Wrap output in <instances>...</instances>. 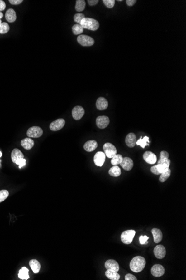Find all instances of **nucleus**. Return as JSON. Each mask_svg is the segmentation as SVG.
<instances>
[{
	"label": "nucleus",
	"instance_id": "obj_1",
	"mask_svg": "<svg viewBox=\"0 0 186 280\" xmlns=\"http://www.w3.org/2000/svg\"><path fill=\"white\" fill-rule=\"evenodd\" d=\"M146 264V261L144 257L136 256L131 259L130 263V268L133 272L138 273L143 270Z\"/></svg>",
	"mask_w": 186,
	"mask_h": 280
},
{
	"label": "nucleus",
	"instance_id": "obj_2",
	"mask_svg": "<svg viewBox=\"0 0 186 280\" xmlns=\"http://www.w3.org/2000/svg\"><path fill=\"white\" fill-rule=\"evenodd\" d=\"M84 29H88L92 31H95L99 28V22L94 18H85L81 21L80 24Z\"/></svg>",
	"mask_w": 186,
	"mask_h": 280
},
{
	"label": "nucleus",
	"instance_id": "obj_3",
	"mask_svg": "<svg viewBox=\"0 0 186 280\" xmlns=\"http://www.w3.org/2000/svg\"><path fill=\"white\" fill-rule=\"evenodd\" d=\"M136 234V231L134 230H127L122 233L121 236V241L126 244L131 243Z\"/></svg>",
	"mask_w": 186,
	"mask_h": 280
},
{
	"label": "nucleus",
	"instance_id": "obj_4",
	"mask_svg": "<svg viewBox=\"0 0 186 280\" xmlns=\"http://www.w3.org/2000/svg\"><path fill=\"white\" fill-rule=\"evenodd\" d=\"M77 40L79 44L83 47H90L94 44V40L92 38L86 35H80L77 38Z\"/></svg>",
	"mask_w": 186,
	"mask_h": 280
},
{
	"label": "nucleus",
	"instance_id": "obj_5",
	"mask_svg": "<svg viewBox=\"0 0 186 280\" xmlns=\"http://www.w3.org/2000/svg\"><path fill=\"white\" fill-rule=\"evenodd\" d=\"M103 150L104 151L105 155L109 158H112L114 155H117V150L115 146L110 143H106L103 145Z\"/></svg>",
	"mask_w": 186,
	"mask_h": 280
},
{
	"label": "nucleus",
	"instance_id": "obj_6",
	"mask_svg": "<svg viewBox=\"0 0 186 280\" xmlns=\"http://www.w3.org/2000/svg\"><path fill=\"white\" fill-rule=\"evenodd\" d=\"M43 130L39 126H32L28 129L27 135L29 138H39L42 136Z\"/></svg>",
	"mask_w": 186,
	"mask_h": 280
},
{
	"label": "nucleus",
	"instance_id": "obj_7",
	"mask_svg": "<svg viewBox=\"0 0 186 280\" xmlns=\"http://www.w3.org/2000/svg\"><path fill=\"white\" fill-rule=\"evenodd\" d=\"M65 124V121L63 119H58L50 124V129L52 131H58L63 128Z\"/></svg>",
	"mask_w": 186,
	"mask_h": 280
},
{
	"label": "nucleus",
	"instance_id": "obj_8",
	"mask_svg": "<svg viewBox=\"0 0 186 280\" xmlns=\"http://www.w3.org/2000/svg\"><path fill=\"white\" fill-rule=\"evenodd\" d=\"M110 123L109 118L107 116H99L96 119V124L100 129H105Z\"/></svg>",
	"mask_w": 186,
	"mask_h": 280
},
{
	"label": "nucleus",
	"instance_id": "obj_9",
	"mask_svg": "<svg viewBox=\"0 0 186 280\" xmlns=\"http://www.w3.org/2000/svg\"><path fill=\"white\" fill-rule=\"evenodd\" d=\"M152 275L155 277L162 276L165 273V268L160 264H155L151 268Z\"/></svg>",
	"mask_w": 186,
	"mask_h": 280
},
{
	"label": "nucleus",
	"instance_id": "obj_10",
	"mask_svg": "<svg viewBox=\"0 0 186 280\" xmlns=\"http://www.w3.org/2000/svg\"><path fill=\"white\" fill-rule=\"evenodd\" d=\"M85 114L84 108L81 106H76L72 110V116L76 120H79L83 118Z\"/></svg>",
	"mask_w": 186,
	"mask_h": 280
},
{
	"label": "nucleus",
	"instance_id": "obj_11",
	"mask_svg": "<svg viewBox=\"0 0 186 280\" xmlns=\"http://www.w3.org/2000/svg\"><path fill=\"white\" fill-rule=\"evenodd\" d=\"M143 159L148 164L154 165L157 160V158L155 153L150 151H147L143 154Z\"/></svg>",
	"mask_w": 186,
	"mask_h": 280
},
{
	"label": "nucleus",
	"instance_id": "obj_12",
	"mask_svg": "<svg viewBox=\"0 0 186 280\" xmlns=\"http://www.w3.org/2000/svg\"><path fill=\"white\" fill-rule=\"evenodd\" d=\"M154 254L158 259H163L166 255L165 247L163 245H157L154 249Z\"/></svg>",
	"mask_w": 186,
	"mask_h": 280
},
{
	"label": "nucleus",
	"instance_id": "obj_13",
	"mask_svg": "<svg viewBox=\"0 0 186 280\" xmlns=\"http://www.w3.org/2000/svg\"><path fill=\"white\" fill-rule=\"evenodd\" d=\"M105 153L102 152H98L95 155L94 157V162L95 165L99 167H102L104 165L105 160Z\"/></svg>",
	"mask_w": 186,
	"mask_h": 280
},
{
	"label": "nucleus",
	"instance_id": "obj_14",
	"mask_svg": "<svg viewBox=\"0 0 186 280\" xmlns=\"http://www.w3.org/2000/svg\"><path fill=\"white\" fill-rule=\"evenodd\" d=\"M120 164L121 167L126 171H131L133 167V161L131 158L129 157L123 158Z\"/></svg>",
	"mask_w": 186,
	"mask_h": 280
},
{
	"label": "nucleus",
	"instance_id": "obj_15",
	"mask_svg": "<svg viewBox=\"0 0 186 280\" xmlns=\"http://www.w3.org/2000/svg\"><path fill=\"white\" fill-rule=\"evenodd\" d=\"M105 267L107 270H112L115 272H118L119 270V266L117 262L114 259H109L105 263Z\"/></svg>",
	"mask_w": 186,
	"mask_h": 280
},
{
	"label": "nucleus",
	"instance_id": "obj_16",
	"mask_svg": "<svg viewBox=\"0 0 186 280\" xmlns=\"http://www.w3.org/2000/svg\"><path fill=\"white\" fill-rule=\"evenodd\" d=\"M136 136L133 133H129L126 138V143L129 148H133L136 145Z\"/></svg>",
	"mask_w": 186,
	"mask_h": 280
},
{
	"label": "nucleus",
	"instance_id": "obj_17",
	"mask_svg": "<svg viewBox=\"0 0 186 280\" xmlns=\"http://www.w3.org/2000/svg\"><path fill=\"white\" fill-rule=\"evenodd\" d=\"M96 107L99 110H104L108 107V102L104 97H100L96 102Z\"/></svg>",
	"mask_w": 186,
	"mask_h": 280
},
{
	"label": "nucleus",
	"instance_id": "obj_18",
	"mask_svg": "<svg viewBox=\"0 0 186 280\" xmlns=\"http://www.w3.org/2000/svg\"><path fill=\"white\" fill-rule=\"evenodd\" d=\"M24 157V155L22 154L21 150L17 148L13 149L11 153V160L15 163L17 162L19 160L23 159Z\"/></svg>",
	"mask_w": 186,
	"mask_h": 280
},
{
	"label": "nucleus",
	"instance_id": "obj_19",
	"mask_svg": "<svg viewBox=\"0 0 186 280\" xmlns=\"http://www.w3.org/2000/svg\"><path fill=\"white\" fill-rule=\"evenodd\" d=\"M98 147V143L94 140L87 141L84 145V148L87 152L94 151Z\"/></svg>",
	"mask_w": 186,
	"mask_h": 280
},
{
	"label": "nucleus",
	"instance_id": "obj_20",
	"mask_svg": "<svg viewBox=\"0 0 186 280\" xmlns=\"http://www.w3.org/2000/svg\"><path fill=\"white\" fill-rule=\"evenodd\" d=\"M152 233L153 236L154 242L155 243H159L163 238V234L162 231L157 228H153L152 230Z\"/></svg>",
	"mask_w": 186,
	"mask_h": 280
},
{
	"label": "nucleus",
	"instance_id": "obj_21",
	"mask_svg": "<svg viewBox=\"0 0 186 280\" xmlns=\"http://www.w3.org/2000/svg\"><path fill=\"white\" fill-rule=\"evenodd\" d=\"M5 18L9 23L15 22L17 18L16 12L12 8H9L6 13Z\"/></svg>",
	"mask_w": 186,
	"mask_h": 280
},
{
	"label": "nucleus",
	"instance_id": "obj_22",
	"mask_svg": "<svg viewBox=\"0 0 186 280\" xmlns=\"http://www.w3.org/2000/svg\"><path fill=\"white\" fill-rule=\"evenodd\" d=\"M21 145L24 149L30 150L34 147V141L30 138H26L21 140Z\"/></svg>",
	"mask_w": 186,
	"mask_h": 280
},
{
	"label": "nucleus",
	"instance_id": "obj_23",
	"mask_svg": "<svg viewBox=\"0 0 186 280\" xmlns=\"http://www.w3.org/2000/svg\"><path fill=\"white\" fill-rule=\"evenodd\" d=\"M29 265L34 273H39L41 268V265L38 261H37L36 259H32L29 262Z\"/></svg>",
	"mask_w": 186,
	"mask_h": 280
},
{
	"label": "nucleus",
	"instance_id": "obj_24",
	"mask_svg": "<svg viewBox=\"0 0 186 280\" xmlns=\"http://www.w3.org/2000/svg\"><path fill=\"white\" fill-rule=\"evenodd\" d=\"M105 276L109 280H119L120 279V275L118 274L117 272H115L112 270H107V271L105 272Z\"/></svg>",
	"mask_w": 186,
	"mask_h": 280
},
{
	"label": "nucleus",
	"instance_id": "obj_25",
	"mask_svg": "<svg viewBox=\"0 0 186 280\" xmlns=\"http://www.w3.org/2000/svg\"><path fill=\"white\" fill-rule=\"evenodd\" d=\"M18 276L21 280H28L29 278V270L26 267H22V269L19 271Z\"/></svg>",
	"mask_w": 186,
	"mask_h": 280
},
{
	"label": "nucleus",
	"instance_id": "obj_26",
	"mask_svg": "<svg viewBox=\"0 0 186 280\" xmlns=\"http://www.w3.org/2000/svg\"><path fill=\"white\" fill-rule=\"evenodd\" d=\"M121 170L118 165H113L109 171V174L113 177H118L121 175Z\"/></svg>",
	"mask_w": 186,
	"mask_h": 280
},
{
	"label": "nucleus",
	"instance_id": "obj_27",
	"mask_svg": "<svg viewBox=\"0 0 186 280\" xmlns=\"http://www.w3.org/2000/svg\"><path fill=\"white\" fill-rule=\"evenodd\" d=\"M150 143L149 140V137L148 136H144L143 138H142V137H141L140 139H138V140H136V144L138 145H139L141 147L144 148L145 146L148 145V144Z\"/></svg>",
	"mask_w": 186,
	"mask_h": 280
},
{
	"label": "nucleus",
	"instance_id": "obj_28",
	"mask_svg": "<svg viewBox=\"0 0 186 280\" xmlns=\"http://www.w3.org/2000/svg\"><path fill=\"white\" fill-rule=\"evenodd\" d=\"M86 3L84 0H77L76 1L75 10L78 12H81L85 8Z\"/></svg>",
	"mask_w": 186,
	"mask_h": 280
},
{
	"label": "nucleus",
	"instance_id": "obj_29",
	"mask_svg": "<svg viewBox=\"0 0 186 280\" xmlns=\"http://www.w3.org/2000/svg\"><path fill=\"white\" fill-rule=\"evenodd\" d=\"M171 174V171H170L169 168H168L167 170L165 171L164 172L161 173L160 177V182H165L167 179H168Z\"/></svg>",
	"mask_w": 186,
	"mask_h": 280
},
{
	"label": "nucleus",
	"instance_id": "obj_30",
	"mask_svg": "<svg viewBox=\"0 0 186 280\" xmlns=\"http://www.w3.org/2000/svg\"><path fill=\"white\" fill-rule=\"evenodd\" d=\"M72 30L74 35H80L84 32V28L80 24H75L72 27Z\"/></svg>",
	"mask_w": 186,
	"mask_h": 280
},
{
	"label": "nucleus",
	"instance_id": "obj_31",
	"mask_svg": "<svg viewBox=\"0 0 186 280\" xmlns=\"http://www.w3.org/2000/svg\"><path fill=\"white\" fill-rule=\"evenodd\" d=\"M123 158L122 155H116L112 158L111 163L113 165H117L122 162Z\"/></svg>",
	"mask_w": 186,
	"mask_h": 280
},
{
	"label": "nucleus",
	"instance_id": "obj_32",
	"mask_svg": "<svg viewBox=\"0 0 186 280\" xmlns=\"http://www.w3.org/2000/svg\"><path fill=\"white\" fill-rule=\"evenodd\" d=\"M10 30V26L6 23H2L0 24V34H4L7 33Z\"/></svg>",
	"mask_w": 186,
	"mask_h": 280
},
{
	"label": "nucleus",
	"instance_id": "obj_33",
	"mask_svg": "<svg viewBox=\"0 0 186 280\" xmlns=\"http://www.w3.org/2000/svg\"><path fill=\"white\" fill-rule=\"evenodd\" d=\"M85 15L83 13H76L74 16V21L76 22V23L78 24H81V21L83 18H85Z\"/></svg>",
	"mask_w": 186,
	"mask_h": 280
},
{
	"label": "nucleus",
	"instance_id": "obj_34",
	"mask_svg": "<svg viewBox=\"0 0 186 280\" xmlns=\"http://www.w3.org/2000/svg\"><path fill=\"white\" fill-rule=\"evenodd\" d=\"M9 195V192L6 190H2L0 191V202L5 201Z\"/></svg>",
	"mask_w": 186,
	"mask_h": 280
},
{
	"label": "nucleus",
	"instance_id": "obj_35",
	"mask_svg": "<svg viewBox=\"0 0 186 280\" xmlns=\"http://www.w3.org/2000/svg\"><path fill=\"white\" fill-rule=\"evenodd\" d=\"M157 165H165L169 167L170 165V160L168 158H160V160L158 161Z\"/></svg>",
	"mask_w": 186,
	"mask_h": 280
},
{
	"label": "nucleus",
	"instance_id": "obj_36",
	"mask_svg": "<svg viewBox=\"0 0 186 280\" xmlns=\"http://www.w3.org/2000/svg\"><path fill=\"white\" fill-rule=\"evenodd\" d=\"M103 3L105 6L109 8H113L115 5V0H103Z\"/></svg>",
	"mask_w": 186,
	"mask_h": 280
},
{
	"label": "nucleus",
	"instance_id": "obj_37",
	"mask_svg": "<svg viewBox=\"0 0 186 280\" xmlns=\"http://www.w3.org/2000/svg\"><path fill=\"white\" fill-rule=\"evenodd\" d=\"M156 167L158 171L159 172L160 175L161 173L164 172L165 171L167 170L168 168H169L167 165H156Z\"/></svg>",
	"mask_w": 186,
	"mask_h": 280
},
{
	"label": "nucleus",
	"instance_id": "obj_38",
	"mask_svg": "<svg viewBox=\"0 0 186 280\" xmlns=\"http://www.w3.org/2000/svg\"><path fill=\"white\" fill-rule=\"evenodd\" d=\"M149 239V237H148L147 236H141L139 237V242L141 244H145L148 243V240Z\"/></svg>",
	"mask_w": 186,
	"mask_h": 280
},
{
	"label": "nucleus",
	"instance_id": "obj_39",
	"mask_svg": "<svg viewBox=\"0 0 186 280\" xmlns=\"http://www.w3.org/2000/svg\"><path fill=\"white\" fill-rule=\"evenodd\" d=\"M26 160H25V159H21V160H19L16 163V165H19V168H21L22 167H23L24 166H25V165H26Z\"/></svg>",
	"mask_w": 186,
	"mask_h": 280
},
{
	"label": "nucleus",
	"instance_id": "obj_40",
	"mask_svg": "<svg viewBox=\"0 0 186 280\" xmlns=\"http://www.w3.org/2000/svg\"><path fill=\"white\" fill-rule=\"evenodd\" d=\"M125 280H137V278H136V276H134L132 275V274H130V273H128V274H127V275H126V276H125Z\"/></svg>",
	"mask_w": 186,
	"mask_h": 280
},
{
	"label": "nucleus",
	"instance_id": "obj_41",
	"mask_svg": "<svg viewBox=\"0 0 186 280\" xmlns=\"http://www.w3.org/2000/svg\"><path fill=\"white\" fill-rule=\"evenodd\" d=\"M9 2L12 5H17L23 2V0H9Z\"/></svg>",
	"mask_w": 186,
	"mask_h": 280
},
{
	"label": "nucleus",
	"instance_id": "obj_42",
	"mask_svg": "<svg viewBox=\"0 0 186 280\" xmlns=\"http://www.w3.org/2000/svg\"><path fill=\"white\" fill-rule=\"evenodd\" d=\"M98 3H99V0H88V4L91 6L97 5Z\"/></svg>",
	"mask_w": 186,
	"mask_h": 280
},
{
	"label": "nucleus",
	"instance_id": "obj_43",
	"mask_svg": "<svg viewBox=\"0 0 186 280\" xmlns=\"http://www.w3.org/2000/svg\"><path fill=\"white\" fill-rule=\"evenodd\" d=\"M126 3L128 6H133L136 3V0H126Z\"/></svg>",
	"mask_w": 186,
	"mask_h": 280
},
{
	"label": "nucleus",
	"instance_id": "obj_44",
	"mask_svg": "<svg viewBox=\"0 0 186 280\" xmlns=\"http://www.w3.org/2000/svg\"><path fill=\"white\" fill-rule=\"evenodd\" d=\"M150 171H151L152 173L155 174V175H160V173H159V172L158 171L157 169L156 165H155V166L152 167L151 168H150Z\"/></svg>",
	"mask_w": 186,
	"mask_h": 280
},
{
	"label": "nucleus",
	"instance_id": "obj_45",
	"mask_svg": "<svg viewBox=\"0 0 186 280\" xmlns=\"http://www.w3.org/2000/svg\"><path fill=\"white\" fill-rule=\"evenodd\" d=\"M160 158H169V154L166 151H162L160 153Z\"/></svg>",
	"mask_w": 186,
	"mask_h": 280
},
{
	"label": "nucleus",
	"instance_id": "obj_46",
	"mask_svg": "<svg viewBox=\"0 0 186 280\" xmlns=\"http://www.w3.org/2000/svg\"><path fill=\"white\" fill-rule=\"evenodd\" d=\"M6 8V3L2 0H0V12L3 11Z\"/></svg>",
	"mask_w": 186,
	"mask_h": 280
},
{
	"label": "nucleus",
	"instance_id": "obj_47",
	"mask_svg": "<svg viewBox=\"0 0 186 280\" xmlns=\"http://www.w3.org/2000/svg\"><path fill=\"white\" fill-rule=\"evenodd\" d=\"M3 16V14L2 13L0 12V20H1V18H2Z\"/></svg>",
	"mask_w": 186,
	"mask_h": 280
},
{
	"label": "nucleus",
	"instance_id": "obj_48",
	"mask_svg": "<svg viewBox=\"0 0 186 280\" xmlns=\"http://www.w3.org/2000/svg\"><path fill=\"white\" fill-rule=\"evenodd\" d=\"M1 156H2V153H1V152H0V157H1Z\"/></svg>",
	"mask_w": 186,
	"mask_h": 280
},
{
	"label": "nucleus",
	"instance_id": "obj_49",
	"mask_svg": "<svg viewBox=\"0 0 186 280\" xmlns=\"http://www.w3.org/2000/svg\"><path fill=\"white\" fill-rule=\"evenodd\" d=\"M2 23V21H1V20H0V24Z\"/></svg>",
	"mask_w": 186,
	"mask_h": 280
}]
</instances>
